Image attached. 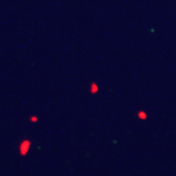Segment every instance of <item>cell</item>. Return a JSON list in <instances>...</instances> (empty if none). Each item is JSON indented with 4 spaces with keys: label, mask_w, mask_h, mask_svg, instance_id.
<instances>
[{
    "label": "cell",
    "mask_w": 176,
    "mask_h": 176,
    "mask_svg": "<svg viewBox=\"0 0 176 176\" xmlns=\"http://www.w3.org/2000/svg\"><path fill=\"white\" fill-rule=\"evenodd\" d=\"M37 120H38V118H37V117H32V118H31V121H32V122H36Z\"/></svg>",
    "instance_id": "cell-2"
},
{
    "label": "cell",
    "mask_w": 176,
    "mask_h": 176,
    "mask_svg": "<svg viewBox=\"0 0 176 176\" xmlns=\"http://www.w3.org/2000/svg\"><path fill=\"white\" fill-rule=\"evenodd\" d=\"M29 149H30V141L24 140L20 145V153L22 155H25L29 152Z\"/></svg>",
    "instance_id": "cell-1"
}]
</instances>
